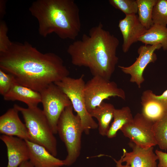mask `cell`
I'll list each match as a JSON object with an SVG mask.
<instances>
[{"label": "cell", "mask_w": 167, "mask_h": 167, "mask_svg": "<svg viewBox=\"0 0 167 167\" xmlns=\"http://www.w3.org/2000/svg\"><path fill=\"white\" fill-rule=\"evenodd\" d=\"M0 68L19 84L39 92L70 74L58 55L42 53L27 41L12 42L5 51L0 53Z\"/></svg>", "instance_id": "1"}, {"label": "cell", "mask_w": 167, "mask_h": 167, "mask_svg": "<svg viewBox=\"0 0 167 167\" xmlns=\"http://www.w3.org/2000/svg\"><path fill=\"white\" fill-rule=\"evenodd\" d=\"M119 44L118 39L100 23L69 45L67 51L73 65L87 67L93 76L110 80L118 61Z\"/></svg>", "instance_id": "2"}, {"label": "cell", "mask_w": 167, "mask_h": 167, "mask_svg": "<svg viewBox=\"0 0 167 167\" xmlns=\"http://www.w3.org/2000/svg\"><path fill=\"white\" fill-rule=\"evenodd\" d=\"M29 10L43 37L54 33L62 39L75 40L80 32L79 10L73 0H37Z\"/></svg>", "instance_id": "3"}, {"label": "cell", "mask_w": 167, "mask_h": 167, "mask_svg": "<svg viewBox=\"0 0 167 167\" xmlns=\"http://www.w3.org/2000/svg\"><path fill=\"white\" fill-rule=\"evenodd\" d=\"M72 105L66 107L59 119L57 133L64 143L67 155L63 160L64 165L73 164L79 157L81 148V137L84 132L80 119L73 113Z\"/></svg>", "instance_id": "4"}, {"label": "cell", "mask_w": 167, "mask_h": 167, "mask_svg": "<svg viewBox=\"0 0 167 167\" xmlns=\"http://www.w3.org/2000/svg\"><path fill=\"white\" fill-rule=\"evenodd\" d=\"M14 105L22 115L30 141L44 147L56 157L57 140L43 110L37 106L25 108L17 104Z\"/></svg>", "instance_id": "5"}, {"label": "cell", "mask_w": 167, "mask_h": 167, "mask_svg": "<svg viewBox=\"0 0 167 167\" xmlns=\"http://www.w3.org/2000/svg\"><path fill=\"white\" fill-rule=\"evenodd\" d=\"M84 77V74L77 78L68 76L54 83L69 98L74 110L80 118L84 132L88 134L90 130L97 128L98 125L86 108L84 92L85 84Z\"/></svg>", "instance_id": "6"}, {"label": "cell", "mask_w": 167, "mask_h": 167, "mask_svg": "<svg viewBox=\"0 0 167 167\" xmlns=\"http://www.w3.org/2000/svg\"><path fill=\"white\" fill-rule=\"evenodd\" d=\"M84 92L86 108L89 113L110 97H118L124 100L126 98L124 91L116 83L98 75L93 76L85 83Z\"/></svg>", "instance_id": "7"}, {"label": "cell", "mask_w": 167, "mask_h": 167, "mask_svg": "<svg viewBox=\"0 0 167 167\" xmlns=\"http://www.w3.org/2000/svg\"><path fill=\"white\" fill-rule=\"evenodd\" d=\"M46 117L54 134L57 133V127L62 113L67 107L72 105L67 96L55 83H52L39 92Z\"/></svg>", "instance_id": "8"}, {"label": "cell", "mask_w": 167, "mask_h": 167, "mask_svg": "<svg viewBox=\"0 0 167 167\" xmlns=\"http://www.w3.org/2000/svg\"><path fill=\"white\" fill-rule=\"evenodd\" d=\"M153 124L141 113H138L120 130L130 142L141 147L148 148L157 145L153 131Z\"/></svg>", "instance_id": "9"}, {"label": "cell", "mask_w": 167, "mask_h": 167, "mask_svg": "<svg viewBox=\"0 0 167 167\" xmlns=\"http://www.w3.org/2000/svg\"><path fill=\"white\" fill-rule=\"evenodd\" d=\"M161 48L160 44L141 45L138 50L139 57L132 64L128 66H119L118 67L123 73L130 75V81L136 84L140 88L144 81L143 73L145 69L149 63L156 61L157 56L155 51Z\"/></svg>", "instance_id": "10"}, {"label": "cell", "mask_w": 167, "mask_h": 167, "mask_svg": "<svg viewBox=\"0 0 167 167\" xmlns=\"http://www.w3.org/2000/svg\"><path fill=\"white\" fill-rule=\"evenodd\" d=\"M129 145L132 148L131 152L123 149L121 157L122 162H125L130 167H157V156L153 152V147L144 148L130 142Z\"/></svg>", "instance_id": "11"}, {"label": "cell", "mask_w": 167, "mask_h": 167, "mask_svg": "<svg viewBox=\"0 0 167 167\" xmlns=\"http://www.w3.org/2000/svg\"><path fill=\"white\" fill-rule=\"evenodd\" d=\"M118 26L123 37L122 50L124 53L127 52L131 45L138 41L147 30L136 14L126 15L119 21Z\"/></svg>", "instance_id": "12"}, {"label": "cell", "mask_w": 167, "mask_h": 167, "mask_svg": "<svg viewBox=\"0 0 167 167\" xmlns=\"http://www.w3.org/2000/svg\"><path fill=\"white\" fill-rule=\"evenodd\" d=\"M19 112L14 105L0 117V132L3 135L16 136L31 141V138L25 124L20 120Z\"/></svg>", "instance_id": "13"}, {"label": "cell", "mask_w": 167, "mask_h": 167, "mask_svg": "<svg viewBox=\"0 0 167 167\" xmlns=\"http://www.w3.org/2000/svg\"><path fill=\"white\" fill-rule=\"evenodd\" d=\"M0 139L7 148L8 162L6 167H19L22 162L29 160L28 148L25 140L4 135H1Z\"/></svg>", "instance_id": "14"}, {"label": "cell", "mask_w": 167, "mask_h": 167, "mask_svg": "<svg viewBox=\"0 0 167 167\" xmlns=\"http://www.w3.org/2000/svg\"><path fill=\"white\" fill-rule=\"evenodd\" d=\"M29 153V160L34 167H58L64 165L63 160L53 155L44 147L25 140Z\"/></svg>", "instance_id": "15"}, {"label": "cell", "mask_w": 167, "mask_h": 167, "mask_svg": "<svg viewBox=\"0 0 167 167\" xmlns=\"http://www.w3.org/2000/svg\"><path fill=\"white\" fill-rule=\"evenodd\" d=\"M3 96L5 101H20L26 104L28 107L37 106L41 102L40 92L22 85L16 81Z\"/></svg>", "instance_id": "16"}, {"label": "cell", "mask_w": 167, "mask_h": 167, "mask_svg": "<svg viewBox=\"0 0 167 167\" xmlns=\"http://www.w3.org/2000/svg\"><path fill=\"white\" fill-rule=\"evenodd\" d=\"M150 90L144 91L141 98L142 115L147 119L154 123L167 112V107L159 101L152 98Z\"/></svg>", "instance_id": "17"}, {"label": "cell", "mask_w": 167, "mask_h": 167, "mask_svg": "<svg viewBox=\"0 0 167 167\" xmlns=\"http://www.w3.org/2000/svg\"><path fill=\"white\" fill-rule=\"evenodd\" d=\"M115 109L111 104L103 101L89 113L93 118L97 120L99 132L102 136L107 135Z\"/></svg>", "instance_id": "18"}, {"label": "cell", "mask_w": 167, "mask_h": 167, "mask_svg": "<svg viewBox=\"0 0 167 167\" xmlns=\"http://www.w3.org/2000/svg\"><path fill=\"white\" fill-rule=\"evenodd\" d=\"M145 45H161L162 49L167 50V28L154 24L138 39Z\"/></svg>", "instance_id": "19"}, {"label": "cell", "mask_w": 167, "mask_h": 167, "mask_svg": "<svg viewBox=\"0 0 167 167\" xmlns=\"http://www.w3.org/2000/svg\"><path fill=\"white\" fill-rule=\"evenodd\" d=\"M131 111L129 107L115 109L113 113V121L111 123L106 136L110 139L115 137L118 131L133 119Z\"/></svg>", "instance_id": "20"}, {"label": "cell", "mask_w": 167, "mask_h": 167, "mask_svg": "<svg viewBox=\"0 0 167 167\" xmlns=\"http://www.w3.org/2000/svg\"><path fill=\"white\" fill-rule=\"evenodd\" d=\"M157 0H136L138 5L139 19L146 28L148 30L153 24L152 12L153 6Z\"/></svg>", "instance_id": "21"}, {"label": "cell", "mask_w": 167, "mask_h": 167, "mask_svg": "<svg viewBox=\"0 0 167 167\" xmlns=\"http://www.w3.org/2000/svg\"><path fill=\"white\" fill-rule=\"evenodd\" d=\"M153 131L157 145L161 149L167 150V112L154 123Z\"/></svg>", "instance_id": "22"}, {"label": "cell", "mask_w": 167, "mask_h": 167, "mask_svg": "<svg viewBox=\"0 0 167 167\" xmlns=\"http://www.w3.org/2000/svg\"><path fill=\"white\" fill-rule=\"evenodd\" d=\"M154 24L166 27L167 25V0H157L152 12Z\"/></svg>", "instance_id": "23"}, {"label": "cell", "mask_w": 167, "mask_h": 167, "mask_svg": "<svg viewBox=\"0 0 167 167\" xmlns=\"http://www.w3.org/2000/svg\"><path fill=\"white\" fill-rule=\"evenodd\" d=\"M109 2L112 6L121 11L125 15L136 14L138 12L136 0H109Z\"/></svg>", "instance_id": "24"}, {"label": "cell", "mask_w": 167, "mask_h": 167, "mask_svg": "<svg viewBox=\"0 0 167 167\" xmlns=\"http://www.w3.org/2000/svg\"><path fill=\"white\" fill-rule=\"evenodd\" d=\"M16 81L14 77L0 68V93L3 96Z\"/></svg>", "instance_id": "25"}, {"label": "cell", "mask_w": 167, "mask_h": 167, "mask_svg": "<svg viewBox=\"0 0 167 167\" xmlns=\"http://www.w3.org/2000/svg\"><path fill=\"white\" fill-rule=\"evenodd\" d=\"M8 28L6 22L0 21V53L5 51L12 43L7 36Z\"/></svg>", "instance_id": "26"}, {"label": "cell", "mask_w": 167, "mask_h": 167, "mask_svg": "<svg viewBox=\"0 0 167 167\" xmlns=\"http://www.w3.org/2000/svg\"><path fill=\"white\" fill-rule=\"evenodd\" d=\"M155 153L159 160L157 167H167V153L156 150Z\"/></svg>", "instance_id": "27"}, {"label": "cell", "mask_w": 167, "mask_h": 167, "mask_svg": "<svg viewBox=\"0 0 167 167\" xmlns=\"http://www.w3.org/2000/svg\"><path fill=\"white\" fill-rule=\"evenodd\" d=\"M150 93L152 98L161 102L167 107V90H165L160 95H155L151 90H150Z\"/></svg>", "instance_id": "28"}, {"label": "cell", "mask_w": 167, "mask_h": 167, "mask_svg": "<svg viewBox=\"0 0 167 167\" xmlns=\"http://www.w3.org/2000/svg\"><path fill=\"white\" fill-rule=\"evenodd\" d=\"M6 2L1 0L0 1V19H2L5 14L6 5Z\"/></svg>", "instance_id": "29"}, {"label": "cell", "mask_w": 167, "mask_h": 167, "mask_svg": "<svg viewBox=\"0 0 167 167\" xmlns=\"http://www.w3.org/2000/svg\"><path fill=\"white\" fill-rule=\"evenodd\" d=\"M113 159L116 163V167H130V166L126 164L122 165L121 157L118 160H117L114 159Z\"/></svg>", "instance_id": "30"}, {"label": "cell", "mask_w": 167, "mask_h": 167, "mask_svg": "<svg viewBox=\"0 0 167 167\" xmlns=\"http://www.w3.org/2000/svg\"><path fill=\"white\" fill-rule=\"evenodd\" d=\"M19 167H34L28 161H26L22 162Z\"/></svg>", "instance_id": "31"}, {"label": "cell", "mask_w": 167, "mask_h": 167, "mask_svg": "<svg viewBox=\"0 0 167 167\" xmlns=\"http://www.w3.org/2000/svg\"></svg>", "instance_id": "32"}]
</instances>
